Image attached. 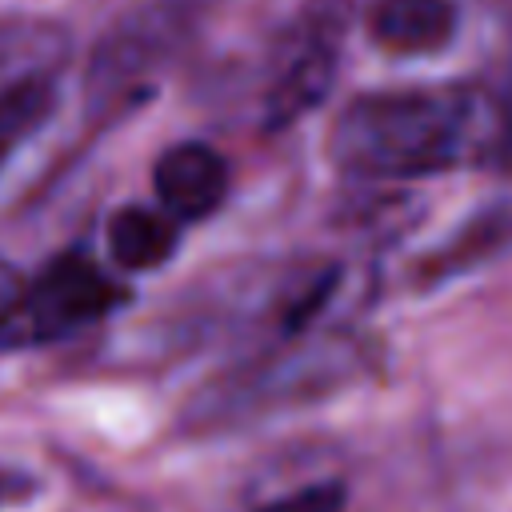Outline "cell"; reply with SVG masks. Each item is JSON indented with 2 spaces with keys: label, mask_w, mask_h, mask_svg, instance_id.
<instances>
[{
  "label": "cell",
  "mask_w": 512,
  "mask_h": 512,
  "mask_svg": "<svg viewBox=\"0 0 512 512\" xmlns=\"http://www.w3.org/2000/svg\"><path fill=\"white\" fill-rule=\"evenodd\" d=\"M56 108V76H36L0 96V168L8 156L32 140V132L52 116Z\"/></svg>",
  "instance_id": "8fae6325"
},
{
  "label": "cell",
  "mask_w": 512,
  "mask_h": 512,
  "mask_svg": "<svg viewBox=\"0 0 512 512\" xmlns=\"http://www.w3.org/2000/svg\"><path fill=\"white\" fill-rule=\"evenodd\" d=\"M344 484H308V488H296L288 496H276L268 504H260L256 512H344Z\"/></svg>",
  "instance_id": "7c38bea8"
},
{
  "label": "cell",
  "mask_w": 512,
  "mask_h": 512,
  "mask_svg": "<svg viewBox=\"0 0 512 512\" xmlns=\"http://www.w3.org/2000/svg\"><path fill=\"white\" fill-rule=\"evenodd\" d=\"M360 368V348L348 336H292L284 348L264 352L220 380H212L188 408L196 424H228L252 412L316 400L344 388Z\"/></svg>",
  "instance_id": "7a4b0ae2"
},
{
  "label": "cell",
  "mask_w": 512,
  "mask_h": 512,
  "mask_svg": "<svg viewBox=\"0 0 512 512\" xmlns=\"http://www.w3.org/2000/svg\"><path fill=\"white\" fill-rule=\"evenodd\" d=\"M460 24L456 0H372L364 12L368 40L388 56H436Z\"/></svg>",
  "instance_id": "52a82bcc"
},
{
  "label": "cell",
  "mask_w": 512,
  "mask_h": 512,
  "mask_svg": "<svg viewBox=\"0 0 512 512\" xmlns=\"http://www.w3.org/2000/svg\"><path fill=\"white\" fill-rule=\"evenodd\" d=\"M212 8V0H144L136 4L92 52L88 64V92L116 96L120 88L148 76L160 60H168L196 20Z\"/></svg>",
  "instance_id": "5b68a950"
},
{
  "label": "cell",
  "mask_w": 512,
  "mask_h": 512,
  "mask_svg": "<svg viewBox=\"0 0 512 512\" xmlns=\"http://www.w3.org/2000/svg\"><path fill=\"white\" fill-rule=\"evenodd\" d=\"M508 4H512V0H508Z\"/></svg>",
  "instance_id": "2e32d148"
},
{
  "label": "cell",
  "mask_w": 512,
  "mask_h": 512,
  "mask_svg": "<svg viewBox=\"0 0 512 512\" xmlns=\"http://www.w3.org/2000/svg\"><path fill=\"white\" fill-rule=\"evenodd\" d=\"M68 28L44 16H0V96L24 80L56 76L68 60Z\"/></svg>",
  "instance_id": "9c48e42d"
},
{
  "label": "cell",
  "mask_w": 512,
  "mask_h": 512,
  "mask_svg": "<svg viewBox=\"0 0 512 512\" xmlns=\"http://www.w3.org/2000/svg\"><path fill=\"white\" fill-rule=\"evenodd\" d=\"M36 492H40V480L32 472H24L16 464H0V512L36 500Z\"/></svg>",
  "instance_id": "4fadbf2b"
},
{
  "label": "cell",
  "mask_w": 512,
  "mask_h": 512,
  "mask_svg": "<svg viewBox=\"0 0 512 512\" xmlns=\"http://www.w3.org/2000/svg\"><path fill=\"white\" fill-rule=\"evenodd\" d=\"M508 248H512V200H496V204L480 208L476 216H468L444 244L424 252V260L412 268V280L436 284V280L460 276Z\"/></svg>",
  "instance_id": "ba28073f"
},
{
  "label": "cell",
  "mask_w": 512,
  "mask_h": 512,
  "mask_svg": "<svg viewBox=\"0 0 512 512\" xmlns=\"http://www.w3.org/2000/svg\"><path fill=\"white\" fill-rule=\"evenodd\" d=\"M344 36H348V0H320L296 20L264 88V104H260L264 132H284L296 120H304L316 104H324V96L340 76Z\"/></svg>",
  "instance_id": "277c9868"
},
{
  "label": "cell",
  "mask_w": 512,
  "mask_h": 512,
  "mask_svg": "<svg viewBox=\"0 0 512 512\" xmlns=\"http://www.w3.org/2000/svg\"><path fill=\"white\" fill-rule=\"evenodd\" d=\"M512 108L480 84L360 92L328 128V160L352 180H424L508 160Z\"/></svg>",
  "instance_id": "6da1fadb"
},
{
  "label": "cell",
  "mask_w": 512,
  "mask_h": 512,
  "mask_svg": "<svg viewBox=\"0 0 512 512\" xmlns=\"http://www.w3.org/2000/svg\"><path fill=\"white\" fill-rule=\"evenodd\" d=\"M504 164H512V140H508V160H504Z\"/></svg>",
  "instance_id": "9a60e30c"
},
{
  "label": "cell",
  "mask_w": 512,
  "mask_h": 512,
  "mask_svg": "<svg viewBox=\"0 0 512 512\" xmlns=\"http://www.w3.org/2000/svg\"><path fill=\"white\" fill-rule=\"evenodd\" d=\"M180 248V224L164 208L124 204L108 216V256L124 272H152Z\"/></svg>",
  "instance_id": "30bf717a"
},
{
  "label": "cell",
  "mask_w": 512,
  "mask_h": 512,
  "mask_svg": "<svg viewBox=\"0 0 512 512\" xmlns=\"http://www.w3.org/2000/svg\"><path fill=\"white\" fill-rule=\"evenodd\" d=\"M152 188L176 224L208 220L228 200V160L208 140L168 144L152 164Z\"/></svg>",
  "instance_id": "8992f818"
},
{
  "label": "cell",
  "mask_w": 512,
  "mask_h": 512,
  "mask_svg": "<svg viewBox=\"0 0 512 512\" xmlns=\"http://www.w3.org/2000/svg\"><path fill=\"white\" fill-rule=\"evenodd\" d=\"M20 288H24V276L8 260H0V316L12 308V300L20 296Z\"/></svg>",
  "instance_id": "5bb4252c"
},
{
  "label": "cell",
  "mask_w": 512,
  "mask_h": 512,
  "mask_svg": "<svg viewBox=\"0 0 512 512\" xmlns=\"http://www.w3.org/2000/svg\"><path fill=\"white\" fill-rule=\"evenodd\" d=\"M128 304V288L84 252H60L24 280L12 308L0 316V352H24L68 340Z\"/></svg>",
  "instance_id": "3957f363"
}]
</instances>
